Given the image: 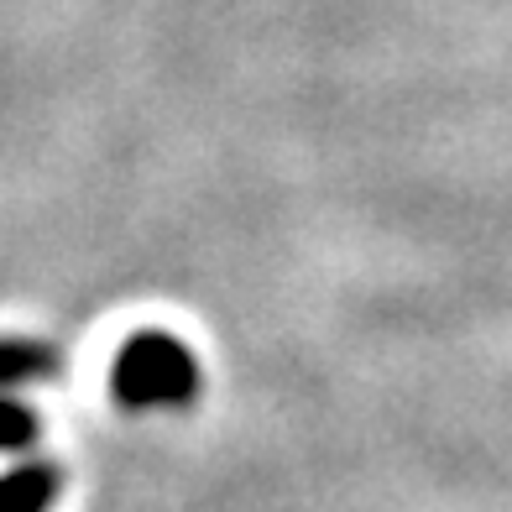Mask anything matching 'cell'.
<instances>
[{
    "label": "cell",
    "instance_id": "6da1fadb",
    "mask_svg": "<svg viewBox=\"0 0 512 512\" xmlns=\"http://www.w3.org/2000/svg\"><path fill=\"white\" fill-rule=\"evenodd\" d=\"M194 387H199V366L189 345H178L173 335H157V330L136 335L115 361V398L126 408H178L194 398Z\"/></svg>",
    "mask_w": 512,
    "mask_h": 512
},
{
    "label": "cell",
    "instance_id": "277c9868",
    "mask_svg": "<svg viewBox=\"0 0 512 512\" xmlns=\"http://www.w3.org/2000/svg\"><path fill=\"white\" fill-rule=\"evenodd\" d=\"M32 439H37V418L0 398V450H21V445H32Z\"/></svg>",
    "mask_w": 512,
    "mask_h": 512
},
{
    "label": "cell",
    "instance_id": "3957f363",
    "mask_svg": "<svg viewBox=\"0 0 512 512\" xmlns=\"http://www.w3.org/2000/svg\"><path fill=\"white\" fill-rule=\"evenodd\" d=\"M53 361L37 351V345H0V387H16V382H32L42 377Z\"/></svg>",
    "mask_w": 512,
    "mask_h": 512
},
{
    "label": "cell",
    "instance_id": "7a4b0ae2",
    "mask_svg": "<svg viewBox=\"0 0 512 512\" xmlns=\"http://www.w3.org/2000/svg\"><path fill=\"white\" fill-rule=\"evenodd\" d=\"M58 497V476L48 465H21V471L0 476V512H48Z\"/></svg>",
    "mask_w": 512,
    "mask_h": 512
}]
</instances>
